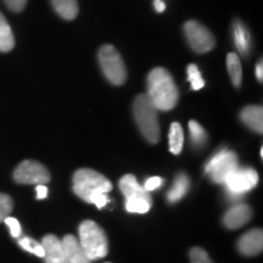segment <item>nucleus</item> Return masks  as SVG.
<instances>
[{
  "instance_id": "nucleus-1",
  "label": "nucleus",
  "mask_w": 263,
  "mask_h": 263,
  "mask_svg": "<svg viewBox=\"0 0 263 263\" xmlns=\"http://www.w3.org/2000/svg\"><path fill=\"white\" fill-rule=\"evenodd\" d=\"M112 184L101 173L90 168L78 170L73 176V192L85 202L93 203L98 209L106 206Z\"/></svg>"
},
{
  "instance_id": "nucleus-2",
  "label": "nucleus",
  "mask_w": 263,
  "mask_h": 263,
  "mask_svg": "<svg viewBox=\"0 0 263 263\" xmlns=\"http://www.w3.org/2000/svg\"><path fill=\"white\" fill-rule=\"evenodd\" d=\"M147 97L157 110L170 111L176 107L179 91L166 68L156 67L147 76Z\"/></svg>"
},
{
  "instance_id": "nucleus-3",
  "label": "nucleus",
  "mask_w": 263,
  "mask_h": 263,
  "mask_svg": "<svg viewBox=\"0 0 263 263\" xmlns=\"http://www.w3.org/2000/svg\"><path fill=\"white\" fill-rule=\"evenodd\" d=\"M157 108L147 94L138 95L134 100L133 112L140 133L151 144H156L160 139V123Z\"/></svg>"
},
{
  "instance_id": "nucleus-4",
  "label": "nucleus",
  "mask_w": 263,
  "mask_h": 263,
  "mask_svg": "<svg viewBox=\"0 0 263 263\" xmlns=\"http://www.w3.org/2000/svg\"><path fill=\"white\" fill-rule=\"evenodd\" d=\"M80 245L90 261L103 258L108 252L106 234L93 221H84L81 223Z\"/></svg>"
},
{
  "instance_id": "nucleus-5",
  "label": "nucleus",
  "mask_w": 263,
  "mask_h": 263,
  "mask_svg": "<svg viewBox=\"0 0 263 263\" xmlns=\"http://www.w3.org/2000/svg\"><path fill=\"white\" fill-rule=\"evenodd\" d=\"M99 62L105 77L115 85H122L127 80L123 59L112 45H104L99 50Z\"/></svg>"
},
{
  "instance_id": "nucleus-6",
  "label": "nucleus",
  "mask_w": 263,
  "mask_h": 263,
  "mask_svg": "<svg viewBox=\"0 0 263 263\" xmlns=\"http://www.w3.org/2000/svg\"><path fill=\"white\" fill-rule=\"evenodd\" d=\"M258 183V174L254 168L235 170L224 182L226 192L229 200L239 201L251 189H254Z\"/></svg>"
},
{
  "instance_id": "nucleus-7",
  "label": "nucleus",
  "mask_w": 263,
  "mask_h": 263,
  "mask_svg": "<svg viewBox=\"0 0 263 263\" xmlns=\"http://www.w3.org/2000/svg\"><path fill=\"white\" fill-rule=\"evenodd\" d=\"M238 168L239 161L236 154L233 151L221 150L207 161L205 172L210 174V177L215 183L224 184L227 178Z\"/></svg>"
},
{
  "instance_id": "nucleus-8",
  "label": "nucleus",
  "mask_w": 263,
  "mask_h": 263,
  "mask_svg": "<svg viewBox=\"0 0 263 263\" xmlns=\"http://www.w3.org/2000/svg\"><path fill=\"white\" fill-rule=\"evenodd\" d=\"M184 33L194 51L203 54L215 48L216 39L212 33L195 20H190L184 25Z\"/></svg>"
},
{
  "instance_id": "nucleus-9",
  "label": "nucleus",
  "mask_w": 263,
  "mask_h": 263,
  "mask_svg": "<svg viewBox=\"0 0 263 263\" xmlns=\"http://www.w3.org/2000/svg\"><path fill=\"white\" fill-rule=\"evenodd\" d=\"M14 180L18 184H47L50 182V173L41 162L26 160L16 167Z\"/></svg>"
},
{
  "instance_id": "nucleus-10",
  "label": "nucleus",
  "mask_w": 263,
  "mask_h": 263,
  "mask_svg": "<svg viewBox=\"0 0 263 263\" xmlns=\"http://www.w3.org/2000/svg\"><path fill=\"white\" fill-rule=\"evenodd\" d=\"M252 217V210L245 203H236L232 206L223 217V223L227 228L238 229L245 226Z\"/></svg>"
},
{
  "instance_id": "nucleus-11",
  "label": "nucleus",
  "mask_w": 263,
  "mask_h": 263,
  "mask_svg": "<svg viewBox=\"0 0 263 263\" xmlns=\"http://www.w3.org/2000/svg\"><path fill=\"white\" fill-rule=\"evenodd\" d=\"M263 249L262 229H252L239 239L238 250L245 256H256L261 254Z\"/></svg>"
},
{
  "instance_id": "nucleus-12",
  "label": "nucleus",
  "mask_w": 263,
  "mask_h": 263,
  "mask_svg": "<svg viewBox=\"0 0 263 263\" xmlns=\"http://www.w3.org/2000/svg\"><path fill=\"white\" fill-rule=\"evenodd\" d=\"M44 248L45 263H68L66 258L61 240L54 234L45 235L42 240Z\"/></svg>"
},
{
  "instance_id": "nucleus-13",
  "label": "nucleus",
  "mask_w": 263,
  "mask_h": 263,
  "mask_svg": "<svg viewBox=\"0 0 263 263\" xmlns=\"http://www.w3.org/2000/svg\"><path fill=\"white\" fill-rule=\"evenodd\" d=\"M120 190L122 192V194L126 196V200H130V199H143L146 200L153 203V199H151L150 193L146 192L144 189L143 185H140L139 183L137 182L136 177L133 174H126L121 178L120 183Z\"/></svg>"
},
{
  "instance_id": "nucleus-14",
  "label": "nucleus",
  "mask_w": 263,
  "mask_h": 263,
  "mask_svg": "<svg viewBox=\"0 0 263 263\" xmlns=\"http://www.w3.org/2000/svg\"><path fill=\"white\" fill-rule=\"evenodd\" d=\"M66 258L68 263H91V261L85 255L83 249L81 248L80 241L73 235L68 234L61 240Z\"/></svg>"
},
{
  "instance_id": "nucleus-15",
  "label": "nucleus",
  "mask_w": 263,
  "mask_h": 263,
  "mask_svg": "<svg viewBox=\"0 0 263 263\" xmlns=\"http://www.w3.org/2000/svg\"><path fill=\"white\" fill-rule=\"evenodd\" d=\"M240 120L244 122L246 127L256 133L261 134L263 132V108L258 105H250L241 110Z\"/></svg>"
},
{
  "instance_id": "nucleus-16",
  "label": "nucleus",
  "mask_w": 263,
  "mask_h": 263,
  "mask_svg": "<svg viewBox=\"0 0 263 263\" xmlns=\"http://www.w3.org/2000/svg\"><path fill=\"white\" fill-rule=\"evenodd\" d=\"M233 35H234L235 47L242 57H248L251 50V35L249 28L241 21H235L233 25Z\"/></svg>"
},
{
  "instance_id": "nucleus-17",
  "label": "nucleus",
  "mask_w": 263,
  "mask_h": 263,
  "mask_svg": "<svg viewBox=\"0 0 263 263\" xmlns=\"http://www.w3.org/2000/svg\"><path fill=\"white\" fill-rule=\"evenodd\" d=\"M190 186V182L188 176L185 173H179L178 176L174 179L173 186L170 189L168 194H167V200L168 202L174 203L179 200H182L184 196L186 195Z\"/></svg>"
},
{
  "instance_id": "nucleus-18",
  "label": "nucleus",
  "mask_w": 263,
  "mask_h": 263,
  "mask_svg": "<svg viewBox=\"0 0 263 263\" xmlns=\"http://www.w3.org/2000/svg\"><path fill=\"white\" fill-rule=\"evenodd\" d=\"M51 4L55 11L65 20H74L80 11L77 0H51Z\"/></svg>"
},
{
  "instance_id": "nucleus-19",
  "label": "nucleus",
  "mask_w": 263,
  "mask_h": 263,
  "mask_svg": "<svg viewBox=\"0 0 263 263\" xmlns=\"http://www.w3.org/2000/svg\"><path fill=\"white\" fill-rule=\"evenodd\" d=\"M15 47V38L9 22L0 12V51L8 52Z\"/></svg>"
},
{
  "instance_id": "nucleus-20",
  "label": "nucleus",
  "mask_w": 263,
  "mask_h": 263,
  "mask_svg": "<svg viewBox=\"0 0 263 263\" xmlns=\"http://www.w3.org/2000/svg\"><path fill=\"white\" fill-rule=\"evenodd\" d=\"M227 68H228V73L230 76L233 84L236 88L241 85V78H242V70H241V62H240L239 55L235 52H230L227 55Z\"/></svg>"
},
{
  "instance_id": "nucleus-21",
  "label": "nucleus",
  "mask_w": 263,
  "mask_h": 263,
  "mask_svg": "<svg viewBox=\"0 0 263 263\" xmlns=\"http://www.w3.org/2000/svg\"><path fill=\"white\" fill-rule=\"evenodd\" d=\"M168 143L171 153L174 154V155H178V154L182 153L184 144V133L182 126H180L178 122H174L171 124Z\"/></svg>"
},
{
  "instance_id": "nucleus-22",
  "label": "nucleus",
  "mask_w": 263,
  "mask_h": 263,
  "mask_svg": "<svg viewBox=\"0 0 263 263\" xmlns=\"http://www.w3.org/2000/svg\"><path fill=\"white\" fill-rule=\"evenodd\" d=\"M189 132H190V139H192V143L194 146L201 147L205 145V143L207 141V133L202 128L201 124L197 123L196 121H190Z\"/></svg>"
},
{
  "instance_id": "nucleus-23",
  "label": "nucleus",
  "mask_w": 263,
  "mask_h": 263,
  "mask_svg": "<svg viewBox=\"0 0 263 263\" xmlns=\"http://www.w3.org/2000/svg\"><path fill=\"white\" fill-rule=\"evenodd\" d=\"M18 245L24 250H26V251L31 252V254L38 256V257L44 258V248H43L41 242L35 241L34 239L28 238V236H24V238L18 240Z\"/></svg>"
},
{
  "instance_id": "nucleus-24",
  "label": "nucleus",
  "mask_w": 263,
  "mask_h": 263,
  "mask_svg": "<svg viewBox=\"0 0 263 263\" xmlns=\"http://www.w3.org/2000/svg\"><path fill=\"white\" fill-rule=\"evenodd\" d=\"M186 73H188V81L192 84V88L194 90H200L205 87V81H203L201 72H200L199 67L196 65H189L186 67Z\"/></svg>"
},
{
  "instance_id": "nucleus-25",
  "label": "nucleus",
  "mask_w": 263,
  "mask_h": 263,
  "mask_svg": "<svg viewBox=\"0 0 263 263\" xmlns=\"http://www.w3.org/2000/svg\"><path fill=\"white\" fill-rule=\"evenodd\" d=\"M151 202L143 199L126 200V210L130 213H146L150 210Z\"/></svg>"
},
{
  "instance_id": "nucleus-26",
  "label": "nucleus",
  "mask_w": 263,
  "mask_h": 263,
  "mask_svg": "<svg viewBox=\"0 0 263 263\" xmlns=\"http://www.w3.org/2000/svg\"><path fill=\"white\" fill-rule=\"evenodd\" d=\"M14 209V202L8 194L0 193V222H4L6 217H9L10 213Z\"/></svg>"
},
{
  "instance_id": "nucleus-27",
  "label": "nucleus",
  "mask_w": 263,
  "mask_h": 263,
  "mask_svg": "<svg viewBox=\"0 0 263 263\" xmlns=\"http://www.w3.org/2000/svg\"><path fill=\"white\" fill-rule=\"evenodd\" d=\"M190 262L192 263H213L207 252L201 248H194L190 250Z\"/></svg>"
},
{
  "instance_id": "nucleus-28",
  "label": "nucleus",
  "mask_w": 263,
  "mask_h": 263,
  "mask_svg": "<svg viewBox=\"0 0 263 263\" xmlns=\"http://www.w3.org/2000/svg\"><path fill=\"white\" fill-rule=\"evenodd\" d=\"M4 222L5 224L9 227L11 236H14V238H20V235H21V226H20V222L17 219L14 218V217L9 216L4 219Z\"/></svg>"
},
{
  "instance_id": "nucleus-29",
  "label": "nucleus",
  "mask_w": 263,
  "mask_h": 263,
  "mask_svg": "<svg viewBox=\"0 0 263 263\" xmlns=\"http://www.w3.org/2000/svg\"><path fill=\"white\" fill-rule=\"evenodd\" d=\"M163 183V179L161 178V177H151V178L146 179L145 184H144V189L146 190V192H153V190H155L159 188V186L162 185Z\"/></svg>"
},
{
  "instance_id": "nucleus-30",
  "label": "nucleus",
  "mask_w": 263,
  "mask_h": 263,
  "mask_svg": "<svg viewBox=\"0 0 263 263\" xmlns=\"http://www.w3.org/2000/svg\"><path fill=\"white\" fill-rule=\"evenodd\" d=\"M4 2L10 10L16 12L22 11L27 4V0H4Z\"/></svg>"
},
{
  "instance_id": "nucleus-31",
  "label": "nucleus",
  "mask_w": 263,
  "mask_h": 263,
  "mask_svg": "<svg viewBox=\"0 0 263 263\" xmlns=\"http://www.w3.org/2000/svg\"><path fill=\"white\" fill-rule=\"evenodd\" d=\"M35 190H37V199L38 200H43L48 196V188L45 186V184H38Z\"/></svg>"
},
{
  "instance_id": "nucleus-32",
  "label": "nucleus",
  "mask_w": 263,
  "mask_h": 263,
  "mask_svg": "<svg viewBox=\"0 0 263 263\" xmlns=\"http://www.w3.org/2000/svg\"><path fill=\"white\" fill-rule=\"evenodd\" d=\"M154 8L157 12H163L166 10V4H164L163 0H155L154 2Z\"/></svg>"
},
{
  "instance_id": "nucleus-33",
  "label": "nucleus",
  "mask_w": 263,
  "mask_h": 263,
  "mask_svg": "<svg viewBox=\"0 0 263 263\" xmlns=\"http://www.w3.org/2000/svg\"><path fill=\"white\" fill-rule=\"evenodd\" d=\"M256 77H257V80L259 82L263 81V64H262V60L258 62L257 66H256Z\"/></svg>"
},
{
  "instance_id": "nucleus-34",
  "label": "nucleus",
  "mask_w": 263,
  "mask_h": 263,
  "mask_svg": "<svg viewBox=\"0 0 263 263\" xmlns=\"http://www.w3.org/2000/svg\"><path fill=\"white\" fill-rule=\"evenodd\" d=\"M106 263H110V262H106Z\"/></svg>"
}]
</instances>
